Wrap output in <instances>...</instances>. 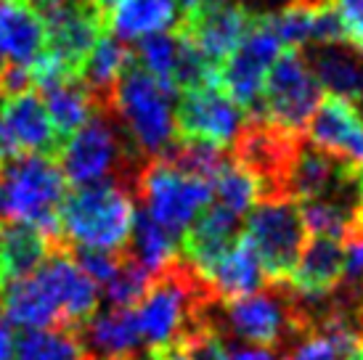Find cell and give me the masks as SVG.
<instances>
[{
	"label": "cell",
	"instance_id": "obj_1",
	"mask_svg": "<svg viewBox=\"0 0 363 360\" xmlns=\"http://www.w3.org/2000/svg\"><path fill=\"white\" fill-rule=\"evenodd\" d=\"M210 318L223 337L262 350L286 347L313 331L311 308L286 283H268L252 294L212 305Z\"/></svg>",
	"mask_w": 363,
	"mask_h": 360
},
{
	"label": "cell",
	"instance_id": "obj_36",
	"mask_svg": "<svg viewBox=\"0 0 363 360\" xmlns=\"http://www.w3.org/2000/svg\"><path fill=\"white\" fill-rule=\"evenodd\" d=\"M345 360H363V342H361V344H358V347H355V350L350 352V355H347Z\"/></svg>",
	"mask_w": 363,
	"mask_h": 360
},
{
	"label": "cell",
	"instance_id": "obj_40",
	"mask_svg": "<svg viewBox=\"0 0 363 360\" xmlns=\"http://www.w3.org/2000/svg\"><path fill=\"white\" fill-rule=\"evenodd\" d=\"M0 74H3V67H0Z\"/></svg>",
	"mask_w": 363,
	"mask_h": 360
},
{
	"label": "cell",
	"instance_id": "obj_21",
	"mask_svg": "<svg viewBox=\"0 0 363 360\" xmlns=\"http://www.w3.org/2000/svg\"><path fill=\"white\" fill-rule=\"evenodd\" d=\"M178 0H117L106 11L111 32L122 43L143 40L149 35L170 30L178 24Z\"/></svg>",
	"mask_w": 363,
	"mask_h": 360
},
{
	"label": "cell",
	"instance_id": "obj_24",
	"mask_svg": "<svg viewBox=\"0 0 363 360\" xmlns=\"http://www.w3.org/2000/svg\"><path fill=\"white\" fill-rule=\"evenodd\" d=\"M130 254L143 270H149L152 276H160L164 268H170L172 262L181 257V244L178 236H172L167 228H162L160 223L149 218L146 212H135L130 233Z\"/></svg>",
	"mask_w": 363,
	"mask_h": 360
},
{
	"label": "cell",
	"instance_id": "obj_25",
	"mask_svg": "<svg viewBox=\"0 0 363 360\" xmlns=\"http://www.w3.org/2000/svg\"><path fill=\"white\" fill-rule=\"evenodd\" d=\"M16 360H93L77 329L27 331L16 342Z\"/></svg>",
	"mask_w": 363,
	"mask_h": 360
},
{
	"label": "cell",
	"instance_id": "obj_13",
	"mask_svg": "<svg viewBox=\"0 0 363 360\" xmlns=\"http://www.w3.org/2000/svg\"><path fill=\"white\" fill-rule=\"evenodd\" d=\"M38 273L59 302L67 329H80L82 323L99 310V283L82 273L64 244L53 247V252L38 268Z\"/></svg>",
	"mask_w": 363,
	"mask_h": 360
},
{
	"label": "cell",
	"instance_id": "obj_15",
	"mask_svg": "<svg viewBox=\"0 0 363 360\" xmlns=\"http://www.w3.org/2000/svg\"><path fill=\"white\" fill-rule=\"evenodd\" d=\"M345 273V247L334 239L315 236L311 244H305L300 260L284 281L289 289L308 305L323 302L342 286Z\"/></svg>",
	"mask_w": 363,
	"mask_h": 360
},
{
	"label": "cell",
	"instance_id": "obj_7",
	"mask_svg": "<svg viewBox=\"0 0 363 360\" xmlns=\"http://www.w3.org/2000/svg\"><path fill=\"white\" fill-rule=\"evenodd\" d=\"M244 244L252 249L260 262L268 283H284L294 270L305 244L308 228L292 199H262L257 201L242 228Z\"/></svg>",
	"mask_w": 363,
	"mask_h": 360
},
{
	"label": "cell",
	"instance_id": "obj_3",
	"mask_svg": "<svg viewBox=\"0 0 363 360\" xmlns=\"http://www.w3.org/2000/svg\"><path fill=\"white\" fill-rule=\"evenodd\" d=\"M109 114L120 120V130L143 162L162 157L175 140L172 90L143 72L135 59L114 85Z\"/></svg>",
	"mask_w": 363,
	"mask_h": 360
},
{
	"label": "cell",
	"instance_id": "obj_23",
	"mask_svg": "<svg viewBox=\"0 0 363 360\" xmlns=\"http://www.w3.org/2000/svg\"><path fill=\"white\" fill-rule=\"evenodd\" d=\"M130 64L133 50L128 48V43H122L114 35H104L101 40L96 43V48L91 50V56L85 59L80 69V80L93 93V99L99 101L101 111H109L114 85Z\"/></svg>",
	"mask_w": 363,
	"mask_h": 360
},
{
	"label": "cell",
	"instance_id": "obj_29",
	"mask_svg": "<svg viewBox=\"0 0 363 360\" xmlns=\"http://www.w3.org/2000/svg\"><path fill=\"white\" fill-rule=\"evenodd\" d=\"M284 360H340V352L334 350V344L321 331L313 329L294 342Z\"/></svg>",
	"mask_w": 363,
	"mask_h": 360
},
{
	"label": "cell",
	"instance_id": "obj_2",
	"mask_svg": "<svg viewBox=\"0 0 363 360\" xmlns=\"http://www.w3.org/2000/svg\"><path fill=\"white\" fill-rule=\"evenodd\" d=\"M135 204L120 180H104L72 191L59 210V236L67 247L125 252L130 244Z\"/></svg>",
	"mask_w": 363,
	"mask_h": 360
},
{
	"label": "cell",
	"instance_id": "obj_17",
	"mask_svg": "<svg viewBox=\"0 0 363 360\" xmlns=\"http://www.w3.org/2000/svg\"><path fill=\"white\" fill-rule=\"evenodd\" d=\"M45 50L40 11L24 0H0V59L6 67H32Z\"/></svg>",
	"mask_w": 363,
	"mask_h": 360
},
{
	"label": "cell",
	"instance_id": "obj_30",
	"mask_svg": "<svg viewBox=\"0 0 363 360\" xmlns=\"http://www.w3.org/2000/svg\"><path fill=\"white\" fill-rule=\"evenodd\" d=\"M332 9L342 24L345 40L363 48V0H334Z\"/></svg>",
	"mask_w": 363,
	"mask_h": 360
},
{
	"label": "cell",
	"instance_id": "obj_5",
	"mask_svg": "<svg viewBox=\"0 0 363 360\" xmlns=\"http://www.w3.org/2000/svg\"><path fill=\"white\" fill-rule=\"evenodd\" d=\"M59 157L67 183H74L77 189L104 180H120L133 189L135 172L143 164L128 138H122L120 128L111 122L109 111H96L80 130L72 133L61 143Z\"/></svg>",
	"mask_w": 363,
	"mask_h": 360
},
{
	"label": "cell",
	"instance_id": "obj_8",
	"mask_svg": "<svg viewBox=\"0 0 363 360\" xmlns=\"http://www.w3.org/2000/svg\"><path fill=\"white\" fill-rule=\"evenodd\" d=\"M318 103L321 85L308 67L303 48L281 50L262 85L260 117L281 130L303 135Z\"/></svg>",
	"mask_w": 363,
	"mask_h": 360
},
{
	"label": "cell",
	"instance_id": "obj_16",
	"mask_svg": "<svg viewBox=\"0 0 363 360\" xmlns=\"http://www.w3.org/2000/svg\"><path fill=\"white\" fill-rule=\"evenodd\" d=\"M196 276L202 279L204 289L210 291V297L215 305L244 294L268 286L265 273H262L260 262L252 254V249L244 244V239L239 236V241L233 244L231 249H225L215 262H210L204 270H196Z\"/></svg>",
	"mask_w": 363,
	"mask_h": 360
},
{
	"label": "cell",
	"instance_id": "obj_27",
	"mask_svg": "<svg viewBox=\"0 0 363 360\" xmlns=\"http://www.w3.org/2000/svg\"><path fill=\"white\" fill-rule=\"evenodd\" d=\"M135 64L143 72H149L154 80H160L164 88H172L175 67H178V32H157L138 40V48L133 53Z\"/></svg>",
	"mask_w": 363,
	"mask_h": 360
},
{
	"label": "cell",
	"instance_id": "obj_11",
	"mask_svg": "<svg viewBox=\"0 0 363 360\" xmlns=\"http://www.w3.org/2000/svg\"><path fill=\"white\" fill-rule=\"evenodd\" d=\"M244 122V109L220 88V82L183 90L175 111V130L181 133V138L204 140L218 149H228L236 143Z\"/></svg>",
	"mask_w": 363,
	"mask_h": 360
},
{
	"label": "cell",
	"instance_id": "obj_19",
	"mask_svg": "<svg viewBox=\"0 0 363 360\" xmlns=\"http://www.w3.org/2000/svg\"><path fill=\"white\" fill-rule=\"evenodd\" d=\"M77 334L93 360L128 358L141 344L133 308H109V310L93 313L77 329Z\"/></svg>",
	"mask_w": 363,
	"mask_h": 360
},
{
	"label": "cell",
	"instance_id": "obj_12",
	"mask_svg": "<svg viewBox=\"0 0 363 360\" xmlns=\"http://www.w3.org/2000/svg\"><path fill=\"white\" fill-rule=\"evenodd\" d=\"M255 19L257 16H252L239 3L218 0L210 9L181 19L175 24V30L183 32L215 67H220L223 61L239 48V43L247 38V32L252 30Z\"/></svg>",
	"mask_w": 363,
	"mask_h": 360
},
{
	"label": "cell",
	"instance_id": "obj_35",
	"mask_svg": "<svg viewBox=\"0 0 363 360\" xmlns=\"http://www.w3.org/2000/svg\"><path fill=\"white\" fill-rule=\"evenodd\" d=\"M24 3H30L32 9L35 11H48V9H53V6H59V3H64V0H24Z\"/></svg>",
	"mask_w": 363,
	"mask_h": 360
},
{
	"label": "cell",
	"instance_id": "obj_34",
	"mask_svg": "<svg viewBox=\"0 0 363 360\" xmlns=\"http://www.w3.org/2000/svg\"><path fill=\"white\" fill-rule=\"evenodd\" d=\"M212 3H218V0H178V9H181L178 21L186 19V16H194V13H199L204 9H210Z\"/></svg>",
	"mask_w": 363,
	"mask_h": 360
},
{
	"label": "cell",
	"instance_id": "obj_18",
	"mask_svg": "<svg viewBox=\"0 0 363 360\" xmlns=\"http://www.w3.org/2000/svg\"><path fill=\"white\" fill-rule=\"evenodd\" d=\"M239 218L242 215L225 210L220 204L207 207L181 236V257L194 270H204L239 241Z\"/></svg>",
	"mask_w": 363,
	"mask_h": 360
},
{
	"label": "cell",
	"instance_id": "obj_31",
	"mask_svg": "<svg viewBox=\"0 0 363 360\" xmlns=\"http://www.w3.org/2000/svg\"><path fill=\"white\" fill-rule=\"evenodd\" d=\"M233 3L244 6L252 16H268V13H276V11L286 9L292 0H233Z\"/></svg>",
	"mask_w": 363,
	"mask_h": 360
},
{
	"label": "cell",
	"instance_id": "obj_32",
	"mask_svg": "<svg viewBox=\"0 0 363 360\" xmlns=\"http://www.w3.org/2000/svg\"><path fill=\"white\" fill-rule=\"evenodd\" d=\"M228 360H276V352L262 347H239L228 352Z\"/></svg>",
	"mask_w": 363,
	"mask_h": 360
},
{
	"label": "cell",
	"instance_id": "obj_37",
	"mask_svg": "<svg viewBox=\"0 0 363 360\" xmlns=\"http://www.w3.org/2000/svg\"><path fill=\"white\" fill-rule=\"evenodd\" d=\"M93 3H96V6H99V9H101L104 13H106V11H109L111 6H114V3H117V0H93Z\"/></svg>",
	"mask_w": 363,
	"mask_h": 360
},
{
	"label": "cell",
	"instance_id": "obj_33",
	"mask_svg": "<svg viewBox=\"0 0 363 360\" xmlns=\"http://www.w3.org/2000/svg\"><path fill=\"white\" fill-rule=\"evenodd\" d=\"M13 355H16V342H13L11 326L0 318V360H13Z\"/></svg>",
	"mask_w": 363,
	"mask_h": 360
},
{
	"label": "cell",
	"instance_id": "obj_9",
	"mask_svg": "<svg viewBox=\"0 0 363 360\" xmlns=\"http://www.w3.org/2000/svg\"><path fill=\"white\" fill-rule=\"evenodd\" d=\"M45 24V56L59 67L64 77H80L85 59L96 43L106 35V13L93 0H64L43 11Z\"/></svg>",
	"mask_w": 363,
	"mask_h": 360
},
{
	"label": "cell",
	"instance_id": "obj_6",
	"mask_svg": "<svg viewBox=\"0 0 363 360\" xmlns=\"http://www.w3.org/2000/svg\"><path fill=\"white\" fill-rule=\"evenodd\" d=\"M133 191L143 201V212L181 239L212 201V183L175 167L170 159L157 157L135 172Z\"/></svg>",
	"mask_w": 363,
	"mask_h": 360
},
{
	"label": "cell",
	"instance_id": "obj_26",
	"mask_svg": "<svg viewBox=\"0 0 363 360\" xmlns=\"http://www.w3.org/2000/svg\"><path fill=\"white\" fill-rule=\"evenodd\" d=\"M212 196H215V204L242 215V212L252 210L257 201H262V189L252 172L228 159L225 167L212 180Z\"/></svg>",
	"mask_w": 363,
	"mask_h": 360
},
{
	"label": "cell",
	"instance_id": "obj_14",
	"mask_svg": "<svg viewBox=\"0 0 363 360\" xmlns=\"http://www.w3.org/2000/svg\"><path fill=\"white\" fill-rule=\"evenodd\" d=\"M311 143L363 167V114L340 96H323L308 122Z\"/></svg>",
	"mask_w": 363,
	"mask_h": 360
},
{
	"label": "cell",
	"instance_id": "obj_4",
	"mask_svg": "<svg viewBox=\"0 0 363 360\" xmlns=\"http://www.w3.org/2000/svg\"><path fill=\"white\" fill-rule=\"evenodd\" d=\"M67 178L51 157L24 154L0 162V223H27L61 241L59 210Z\"/></svg>",
	"mask_w": 363,
	"mask_h": 360
},
{
	"label": "cell",
	"instance_id": "obj_38",
	"mask_svg": "<svg viewBox=\"0 0 363 360\" xmlns=\"http://www.w3.org/2000/svg\"><path fill=\"white\" fill-rule=\"evenodd\" d=\"M101 360H135L133 355H128V358H101Z\"/></svg>",
	"mask_w": 363,
	"mask_h": 360
},
{
	"label": "cell",
	"instance_id": "obj_22",
	"mask_svg": "<svg viewBox=\"0 0 363 360\" xmlns=\"http://www.w3.org/2000/svg\"><path fill=\"white\" fill-rule=\"evenodd\" d=\"M40 90L45 111L59 133L61 143L69 138L72 133L80 130L96 111H101L99 101L93 99V93L85 88L80 77H64V80H56Z\"/></svg>",
	"mask_w": 363,
	"mask_h": 360
},
{
	"label": "cell",
	"instance_id": "obj_20",
	"mask_svg": "<svg viewBox=\"0 0 363 360\" xmlns=\"http://www.w3.org/2000/svg\"><path fill=\"white\" fill-rule=\"evenodd\" d=\"M61 241L45 236L43 230L27 223H6L0 228V276L3 283L24 279L40 268L45 257Z\"/></svg>",
	"mask_w": 363,
	"mask_h": 360
},
{
	"label": "cell",
	"instance_id": "obj_10",
	"mask_svg": "<svg viewBox=\"0 0 363 360\" xmlns=\"http://www.w3.org/2000/svg\"><path fill=\"white\" fill-rule=\"evenodd\" d=\"M279 53H281L279 38L257 16L252 30L239 43V48L218 67L220 88L242 106L247 117H260L262 85H265L273 61L279 59Z\"/></svg>",
	"mask_w": 363,
	"mask_h": 360
},
{
	"label": "cell",
	"instance_id": "obj_28",
	"mask_svg": "<svg viewBox=\"0 0 363 360\" xmlns=\"http://www.w3.org/2000/svg\"><path fill=\"white\" fill-rule=\"evenodd\" d=\"M152 281L154 276L149 270H143L130 254H125L120 270L104 286V291H106V300H109L111 308H135L146 294V289L152 286Z\"/></svg>",
	"mask_w": 363,
	"mask_h": 360
},
{
	"label": "cell",
	"instance_id": "obj_39",
	"mask_svg": "<svg viewBox=\"0 0 363 360\" xmlns=\"http://www.w3.org/2000/svg\"><path fill=\"white\" fill-rule=\"evenodd\" d=\"M0 286H3V276H0Z\"/></svg>",
	"mask_w": 363,
	"mask_h": 360
}]
</instances>
